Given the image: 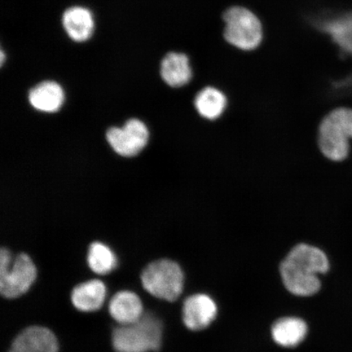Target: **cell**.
<instances>
[{
    "label": "cell",
    "mask_w": 352,
    "mask_h": 352,
    "mask_svg": "<svg viewBox=\"0 0 352 352\" xmlns=\"http://www.w3.org/2000/svg\"><path fill=\"white\" fill-rule=\"evenodd\" d=\"M329 270L327 254L316 246L300 243L288 253L280 271L283 283L290 293L298 296H314L320 289L318 274Z\"/></svg>",
    "instance_id": "cell-1"
},
{
    "label": "cell",
    "mask_w": 352,
    "mask_h": 352,
    "mask_svg": "<svg viewBox=\"0 0 352 352\" xmlns=\"http://www.w3.org/2000/svg\"><path fill=\"white\" fill-rule=\"evenodd\" d=\"M351 140V108L333 109L321 120L318 130V146L322 155L329 161H345L350 155Z\"/></svg>",
    "instance_id": "cell-2"
},
{
    "label": "cell",
    "mask_w": 352,
    "mask_h": 352,
    "mask_svg": "<svg viewBox=\"0 0 352 352\" xmlns=\"http://www.w3.org/2000/svg\"><path fill=\"white\" fill-rule=\"evenodd\" d=\"M164 336L162 321L153 314H144L138 322L113 329L112 343L117 352H149L161 349Z\"/></svg>",
    "instance_id": "cell-3"
},
{
    "label": "cell",
    "mask_w": 352,
    "mask_h": 352,
    "mask_svg": "<svg viewBox=\"0 0 352 352\" xmlns=\"http://www.w3.org/2000/svg\"><path fill=\"white\" fill-rule=\"evenodd\" d=\"M37 277V270L28 254L12 255L6 248L0 252V292L6 298H15L25 294Z\"/></svg>",
    "instance_id": "cell-4"
},
{
    "label": "cell",
    "mask_w": 352,
    "mask_h": 352,
    "mask_svg": "<svg viewBox=\"0 0 352 352\" xmlns=\"http://www.w3.org/2000/svg\"><path fill=\"white\" fill-rule=\"evenodd\" d=\"M182 267L170 259H160L148 264L142 274L145 290L153 296L169 302L175 301L184 289Z\"/></svg>",
    "instance_id": "cell-5"
},
{
    "label": "cell",
    "mask_w": 352,
    "mask_h": 352,
    "mask_svg": "<svg viewBox=\"0 0 352 352\" xmlns=\"http://www.w3.org/2000/svg\"><path fill=\"white\" fill-rule=\"evenodd\" d=\"M224 38L231 45L250 51L261 44L263 30L261 21L243 7H232L224 12Z\"/></svg>",
    "instance_id": "cell-6"
},
{
    "label": "cell",
    "mask_w": 352,
    "mask_h": 352,
    "mask_svg": "<svg viewBox=\"0 0 352 352\" xmlns=\"http://www.w3.org/2000/svg\"><path fill=\"white\" fill-rule=\"evenodd\" d=\"M107 138L110 146L120 155L133 157L146 146L148 131L143 122L132 118L122 127L109 129Z\"/></svg>",
    "instance_id": "cell-7"
},
{
    "label": "cell",
    "mask_w": 352,
    "mask_h": 352,
    "mask_svg": "<svg viewBox=\"0 0 352 352\" xmlns=\"http://www.w3.org/2000/svg\"><path fill=\"white\" fill-rule=\"evenodd\" d=\"M61 25L70 41L76 43L90 41L96 32L94 12L82 6H70L61 15Z\"/></svg>",
    "instance_id": "cell-8"
},
{
    "label": "cell",
    "mask_w": 352,
    "mask_h": 352,
    "mask_svg": "<svg viewBox=\"0 0 352 352\" xmlns=\"http://www.w3.org/2000/svg\"><path fill=\"white\" fill-rule=\"evenodd\" d=\"M28 101L34 109L43 113L58 112L65 101V91L60 82L45 79L29 88Z\"/></svg>",
    "instance_id": "cell-9"
},
{
    "label": "cell",
    "mask_w": 352,
    "mask_h": 352,
    "mask_svg": "<svg viewBox=\"0 0 352 352\" xmlns=\"http://www.w3.org/2000/svg\"><path fill=\"white\" fill-rule=\"evenodd\" d=\"M217 314V306L206 294H198L188 297L183 307L184 324L192 331L208 327Z\"/></svg>",
    "instance_id": "cell-10"
},
{
    "label": "cell",
    "mask_w": 352,
    "mask_h": 352,
    "mask_svg": "<svg viewBox=\"0 0 352 352\" xmlns=\"http://www.w3.org/2000/svg\"><path fill=\"white\" fill-rule=\"evenodd\" d=\"M160 76L161 80L171 88L186 86L192 78L188 56L182 52H167L160 61Z\"/></svg>",
    "instance_id": "cell-11"
},
{
    "label": "cell",
    "mask_w": 352,
    "mask_h": 352,
    "mask_svg": "<svg viewBox=\"0 0 352 352\" xmlns=\"http://www.w3.org/2000/svg\"><path fill=\"white\" fill-rule=\"evenodd\" d=\"M12 349L19 352H58L59 345L50 329L32 327L17 336Z\"/></svg>",
    "instance_id": "cell-12"
},
{
    "label": "cell",
    "mask_w": 352,
    "mask_h": 352,
    "mask_svg": "<svg viewBox=\"0 0 352 352\" xmlns=\"http://www.w3.org/2000/svg\"><path fill=\"white\" fill-rule=\"evenodd\" d=\"M110 316L120 325L138 322L144 316L143 303L133 292L123 290L114 296L109 302Z\"/></svg>",
    "instance_id": "cell-13"
},
{
    "label": "cell",
    "mask_w": 352,
    "mask_h": 352,
    "mask_svg": "<svg viewBox=\"0 0 352 352\" xmlns=\"http://www.w3.org/2000/svg\"><path fill=\"white\" fill-rule=\"evenodd\" d=\"M107 286L100 280H91L73 289L72 300L78 311L91 312L103 306L107 298Z\"/></svg>",
    "instance_id": "cell-14"
},
{
    "label": "cell",
    "mask_w": 352,
    "mask_h": 352,
    "mask_svg": "<svg viewBox=\"0 0 352 352\" xmlns=\"http://www.w3.org/2000/svg\"><path fill=\"white\" fill-rule=\"evenodd\" d=\"M227 105L226 96L213 87H206L201 89L195 100V107L198 114L209 121H214L221 117Z\"/></svg>",
    "instance_id": "cell-15"
},
{
    "label": "cell",
    "mask_w": 352,
    "mask_h": 352,
    "mask_svg": "<svg viewBox=\"0 0 352 352\" xmlns=\"http://www.w3.org/2000/svg\"><path fill=\"white\" fill-rule=\"evenodd\" d=\"M307 324L301 319L285 318L276 321L272 329L274 340L280 346L294 347L305 340Z\"/></svg>",
    "instance_id": "cell-16"
},
{
    "label": "cell",
    "mask_w": 352,
    "mask_h": 352,
    "mask_svg": "<svg viewBox=\"0 0 352 352\" xmlns=\"http://www.w3.org/2000/svg\"><path fill=\"white\" fill-rule=\"evenodd\" d=\"M87 263L95 274L107 275L116 270L118 259L116 254L107 245L94 242L88 250Z\"/></svg>",
    "instance_id": "cell-17"
},
{
    "label": "cell",
    "mask_w": 352,
    "mask_h": 352,
    "mask_svg": "<svg viewBox=\"0 0 352 352\" xmlns=\"http://www.w3.org/2000/svg\"><path fill=\"white\" fill-rule=\"evenodd\" d=\"M8 352H19V351H16V350L12 349V350Z\"/></svg>",
    "instance_id": "cell-18"
}]
</instances>
